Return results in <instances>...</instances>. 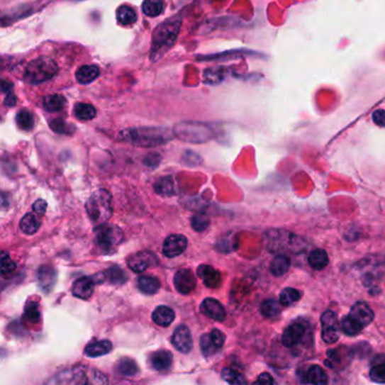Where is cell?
<instances>
[{
    "label": "cell",
    "mask_w": 385,
    "mask_h": 385,
    "mask_svg": "<svg viewBox=\"0 0 385 385\" xmlns=\"http://www.w3.org/2000/svg\"><path fill=\"white\" fill-rule=\"evenodd\" d=\"M173 136L174 133L167 128L139 127L121 131L119 138L139 147H157L167 144Z\"/></svg>",
    "instance_id": "cell-1"
},
{
    "label": "cell",
    "mask_w": 385,
    "mask_h": 385,
    "mask_svg": "<svg viewBox=\"0 0 385 385\" xmlns=\"http://www.w3.org/2000/svg\"><path fill=\"white\" fill-rule=\"evenodd\" d=\"M181 17H169L161 23L152 33L150 60L157 61L174 45L181 30Z\"/></svg>",
    "instance_id": "cell-2"
},
{
    "label": "cell",
    "mask_w": 385,
    "mask_h": 385,
    "mask_svg": "<svg viewBox=\"0 0 385 385\" xmlns=\"http://www.w3.org/2000/svg\"><path fill=\"white\" fill-rule=\"evenodd\" d=\"M85 207L91 222L96 225L106 224L113 213L111 194L104 189L96 190L89 198Z\"/></svg>",
    "instance_id": "cell-3"
},
{
    "label": "cell",
    "mask_w": 385,
    "mask_h": 385,
    "mask_svg": "<svg viewBox=\"0 0 385 385\" xmlns=\"http://www.w3.org/2000/svg\"><path fill=\"white\" fill-rule=\"evenodd\" d=\"M173 133L177 138L191 144H203L213 137L211 125L203 122H179L178 125H175Z\"/></svg>",
    "instance_id": "cell-4"
},
{
    "label": "cell",
    "mask_w": 385,
    "mask_h": 385,
    "mask_svg": "<svg viewBox=\"0 0 385 385\" xmlns=\"http://www.w3.org/2000/svg\"><path fill=\"white\" fill-rule=\"evenodd\" d=\"M58 72V66L52 59L39 57L28 62L24 81L28 84H41L50 81Z\"/></svg>",
    "instance_id": "cell-5"
},
{
    "label": "cell",
    "mask_w": 385,
    "mask_h": 385,
    "mask_svg": "<svg viewBox=\"0 0 385 385\" xmlns=\"http://www.w3.org/2000/svg\"><path fill=\"white\" fill-rule=\"evenodd\" d=\"M50 383H72V384H87V383H96V384H102V383H108L104 375L100 372L95 371L94 374L89 376L87 369L83 367H77V369H69V371L61 372L60 374L56 375L52 380L49 381Z\"/></svg>",
    "instance_id": "cell-6"
},
{
    "label": "cell",
    "mask_w": 385,
    "mask_h": 385,
    "mask_svg": "<svg viewBox=\"0 0 385 385\" xmlns=\"http://www.w3.org/2000/svg\"><path fill=\"white\" fill-rule=\"evenodd\" d=\"M123 241V232L116 225L102 224L96 228L95 243L102 252H110Z\"/></svg>",
    "instance_id": "cell-7"
},
{
    "label": "cell",
    "mask_w": 385,
    "mask_h": 385,
    "mask_svg": "<svg viewBox=\"0 0 385 385\" xmlns=\"http://www.w3.org/2000/svg\"><path fill=\"white\" fill-rule=\"evenodd\" d=\"M322 339L327 344H335L339 339L338 318L333 311H325L321 316Z\"/></svg>",
    "instance_id": "cell-8"
},
{
    "label": "cell",
    "mask_w": 385,
    "mask_h": 385,
    "mask_svg": "<svg viewBox=\"0 0 385 385\" xmlns=\"http://www.w3.org/2000/svg\"><path fill=\"white\" fill-rule=\"evenodd\" d=\"M155 264H157V258L154 253L150 252V251H140L128 259V266L137 274L144 272L150 267L155 266Z\"/></svg>",
    "instance_id": "cell-9"
},
{
    "label": "cell",
    "mask_w": 385,
    "mask_h": 385,
    "mask_svg": "<svg viewBox=\"0 0 385 385\" xmlns=\"http://www.w3.org/2000/svg\"><path fill=\"white\" fill-rule=\"evenodd\" d=\"M174 286L181 294L188 295L194 291L197 286V278L189 269H181L174 276Z\"/></svg>",
    "instance_id": "cell-10"
},
{
    "label": "cell",
    "mask_w": 385,
    "mask_h": 385,
    "mask_svg": "<svg viewBox=\"0 0 385 385\" xmlns=\"http://www.w3.org/2000/svg\"><path fill=\"white\" fill-rule=\"evenodd\" d=\"M188 247V240L186 236L181 234H172L165 240L163 245V253L167 258H175Z\"/></svg>",
    "instance_id": "cell-11"
},
{
    "label": "cell",
    "mask_w": 385,
    "mask_h": 385,
    "mask_svg": "<svg viewBox=\"0 0 385 385\" xmlns=\"http://www.w3.org/2000/svg\"><path fill=\"white\" fill-rule=\"evenodd\" d=\"M172 345L175 350L183 354L191 352L194 341H192L191 333L186 325H180L175 329L172 337Z\"/></svg>",
    "instance_id": "cell-12"
},
{
    "label": "cell",
    "mask_w": 385,
    "mask_h": 385,
    "mask_svg": "<svg viewBox=\"0 0 385 385\" xmlns=\"http://www.w3.org/2000/svg\"><path fill=\"white\" fill-rule=\"evenodd\" d=\"M95 283H106L108 281L113 285H122L128 280V274L120 267H112L106 272H101L94 277Z\"/></svg>",
    "instance_id": "cell-13"
},
{
    "label": "cell",
    "mask_w": 385,
    "mask_h": 385,
    "mask_svg": "<svg viewBox=\"0 0 385 385\" xmlns=\"http://www.w3.org/2000/svg\"><path fill=\"white\" fill-rule=\"evenodd\" d=\"M197 274L200 279L203 280V283L209 289H217L222 284L221 272H217L216 269H213L211 266L201 264L198 267Z\"/></svg>",
    "instance_id": "cell-14"
},
{
    "label": "cell",
    "mask_w": 385,
    "mask_h": 385,
    "mask_svg": "<svg viewBox=\"0 0 385 385\" xmlns=\"http://www.w3.org/2000/svg\"><path fill=\"white\" fill-rule=\"evenodd\" d=\"M201 312L215 321L222 322L226 318L224 306L215 298H206L201 304Z\"/></svg>",
    "instance_id": "cell-15"
},
{
    "label": "cell",
    "mask_w": 385,
    "mask_h": 385,
    "mask_svg": "<svg viewBox=\"0 0 385 385\" xmlns=\"http://www.w3.org/2000/svg\"><path fill=\"white\" fill-rule=\"evenodd\" d=\"M94 278H78L75 283L72 284V291L74 296L78 298L87 299L91 296L94 291Z\"/></svg>",
    "instance_id": "cell-16"
},
{
    "label": "cell",
    "mask_w": 385,
    "mask_h": 385,
    "mask_svg": "<svg viewBox=\"0 0 385 385\" xmlns=\"http://www.w3.org/2000/svg\"><path fill=\"white\" fill-rule=\"evenodd\" d=\"M350 316L363 327L369 325L374 320V312L372 311L369 305L364 302L356 303L350 310Z\"/></svg>",
    "instance_id": "cell-17"
},
{
    "label": "cell",
    "mask_w": 385,
    "mask_h": 385,
    "mask_svg": "<svg viewBox=\"0 0 385 385\" xmlns=\"http://www.w3.org/2000/svg\"><path fill=\"white\" fill-rule=\"evenodd\" d=\"M304 333V327L302 325H299V323H294V325H289L285 330L283 339H281L284 346L289 347V348L296 346L302 340Z\"/></svg>",
    "instance_id": "cell-18"
},
{
    "label": "cell",
    "mask_w": 385,
    "mask_h": 385,
    "mask_svg": "<svg viewBox=\"0 0 385 385\" xmlns=\"http://www.w3.org/2000/svg\"><path fill=\"white\" fill-rule=\"evenodd\" d=\"M38 280L42 291L49 293L56 284L57 272L52 267H41L38 272Z\"/></svg>",
    "instance_id": "cell-19"
},
{
    "label": "cell",
    "mask_w": 385,
    "mask_h": 385,
    "mask_svg": "<svg viewBox=\"0 0 385 385\" xmlns=\"http://www.w3.org/2000/svg\"><path fill=\"white\" fill-rule=\"evenodd\" d=\"M173 363V356L167 350H158L150 357V365L156 371L163 372L171 369Z\"/></svg>",
    "instance_id": "cell-20"
},
{
    "label": "cell",
    "mask_w": 385,
    "mask_h": 385,
    "mask_svg": "<svg viewBox=\"0 0 385 385\" xmlns=\"http://www.w3.org/2000/svg\"><path fill=\"white\" fill-rule=\"evenodd\" d=\"M174 319V311L169 306H163V305L158 306L152 313V321L160 327H169V325H172Z\"/></svg>",
    "instance_id": "cell-21"
},
{
    "label": "cell",
    "mask_w": 385,
    "mask_h": 385,
    "mask_svg": "<svg viewBox=\"0 0 385 385\" xmlns=\"http://www.w3.org/2000/svg\"><path fill=\"white\" fill-rule=\"evenodd\" d=\"M259 53L250 50H232L226 52L217 53V55H211V56L198 57V60H228V59H238L243 57H257Z\"/></svg>",
    "instance_id": "cell-22"
},
{
    "label": "cell",
    "mask_w": 385,
    "mask_h": 385,
    "mask_svg": "<svg viewBox=\"0 0 385 385\" xmlns=\"http://www.w3.org/2000/svg\"><path fill=\"white\" fill-rule=\"evenodd\" d=\"M111 350V341H93L91 344L87 345V348H85V354H87L89 357L95 358L106 355V354H108Z\"/></svg>",
    "instance_id": "cell-23"
},
{
    "label": "cell",
    "mask_w": 385,
    "mask_h": 385,
    "mask_svg": "<svg viewBox=\"0 0 385 385\" xmlns=\"http://www.w3.org/2000/svg\"><path fill=\"white\" fill-rule=\"evenodd\" d=\"M100 76V68L95 65H87L79 68L76 72V79L78 83L87 85V84L94 82Z\"/></svg>",
    "instance_id": "cell-24"
},
{
    "label": "cell",
    "mask_w": 385,
    "mask_h": 385,
    "mask_svg": "<svg viewBox=\"0 0 385 385\" xmlns=\"http://www.w3.org/2000/svg\"><path fill=\"white\" fill-rule=\"evenodd\" d=\"M139 291L146 295H154L161 289V281L152 276H142L138 279Z\"/></svg>",
    "instance_id": "cell-25"
},
{
    "label": "cell",
    "mask_w": 385,
    "mask_h": 385,
    "mask_svg": "<svg viewBox=\"0 0 385 385\" xmlns=\"http://www.w3.org/2000/svg\"><path fill=\"white\" fill-rule=\"evenodd\" d=\"M226 74H228V68L226 67H213V68H209V69L206 70L205 75V83L209 84V85H217V84L222 83L224 81L225 77H226Z\"/></svg>",
    "instance_id": "cell-26"
},
{
    "label": "cell",
    "mask_w": 385,
    "mask_h": 385,
    "mask_svg": "<svg viewBox=\"0 0 385 385\" xmlns=\"http://www.w3.org/2000/svg\"><path fill=\"white\" fill-rule=\"evenodd\" d=\"M308 264L312 268L316 270H322L329 264V258H328L327 252L325 250L316 249L313 250L308 255Z\"/></svg>",
    "instance_id": "cell-27"
},
{
    "label": "cell",
    "mask_w": 385,
    "mask_h": 385,
    "mask_svg": "<svg viewBox=\"0 0 385 385\" xmlns=\"http://www.w3.org/2000/svg\"><path fill=\"white\" fill-rule=\"evenodd\" d=\"M291 268V260L285 255H277L270 264V272L276 277H281Z\"/></svg>",
    "instance_id": "cell-28"
},
{
    "label": "cell",
    "mask_w": 385,
    "mask_h": 385,
    "mask_svg": "<svg viewBox=\"0 0 385 385\" xmlns=\"http://www.w3.org/2000/svg\"><path fill=\"white\" fill-rule=\"evenodd\" d=\"M40 219L36 217V215L34 213H26V216L23 217L22 221H21L20 228L21 230L28 235H32V234H35L38 230H39Z\"/></svg>",
    "instance_id": "cell-29"
},
{
    "label": "cell",
    "mask_w": 385,
    "mask_h": 385,
    "mask_svg": "<svg viewBox=\"0 0 385 385\" xmlns=\"http://www.w3.org/2000/svg\"><path fill=\"white\" fill-rule=\"evenodd\" d=\"M117 20L121 26H133L137 21L136 11L129 6H121L117 11Z\"/></svg>",
    "instance_id": "cell-30"
},
{
    "label": "cell",
    "mask_w": 385,
    "mask_h": 385,
    "mask_svg": "<svg viewBox=\"0 0 385 385\" xmlns=\"http://www.w3.org/2000/svg\"><path fill=\"white\" fill-rule=\"evenodd\" d=\"M117 372L122 376L131 377L138 374V366L131 358H122L117 364Z\"/></svg>",
    "instance_id": "cell-31"
},
{
    "label": "cell",
    "mask_w": 385,
    "mask_h": 385,
    "mask_svg": "<svg viewBox=\"0 0 385 385\" xmlns=\"http://www.w3.org/2000/svg\"><path fill=\"white\" fill-rule=\"evenodd\" d=\"M74 114L78 120L89 121V120L94 119L96 116V110L94 106L87 104V103H78L74 108Z\"/></svg>",
    "instance_id": "cell-32"
},
{
    "label": "cell",
    "mask_w": 385,
    "mask_h": 385,
    "mask_svg": "<svg viewBox=\"0 0 385 385\" xmlns=\"http://www.w3.org/2000/svg\"><path fill=\"white\" fill-rule=\"evenodd\" d=\"M65 106H66V99L62 95H49L43 101V106L48 112L61 111Z\"/></svg>",
    "instance_id": "cell-33"
},
{
    "label": "cell",
    "mask_w": 385,
    "mask_h": 385,
    "mask_svg": "<svg viewBox=\"0 0 385 385\" xmlns=\"http://www.w3.org/2000/svg\"><path fill=\"white\" fill-rule=\"evenodd\" d=\"M306 380H308V383H312V384H327V373L320 366H312L306 373Z\"/></svg>",
    "instance_id": "cell-34"
},
{
    "label": "cell",
    "mask_w": 385,
    "mask_h": 385,
    "mask_svg": "<svg viewBox=\"0 0 385 385\" xmlns=\"http://www.w3.org/2000/svg\"><path fill=\"white\" fill-rule=\"evenodd\" d=\"M163 0H144L143 11L148 17H157L163 13Z\"/></svg>",
    "instance_id": "cell-35"
},
{
    "label": "cell",
    "mask_w": 385,
    "mask_h": 385,
    "mask_svg": "<svg viewBox=\"0 0 385 385\" xmlns=\"http://www.w3.org/2000/svg\"><path fill=\"white\" fill-rule=\"evenodd\" d=\"M16 123L22 130H32L34 128L33 114L28 110H21L16 116Z\"/></svg>",
    "instance_id": "cell-36"
},
{
    "label": "cell",
    "mask_w": 385,
    "mask_h": 385,
    "mask_svg": "<svg viewBox=\"0 0 385 385\" xmlns=\"http://www.w3.org/2000/svg\"><path fill=\"white\" fill-rule=\"evenodd\" d=\"M340 327L341 329H342V331L348 335H358L364 328L363 325L358 323V322L350 316H346V318L342 319Z\"/></svg>",
    "instance_id": "cell-37"
},
{
    "label": "cell",
    "mask_w": 385,
    "mask_h": 385,
    "mask_svg": "<svg viewBox=\"0 0 385 385\" xmlns=\"http://www.w3.org/2000/svg\"><path fill=\"white\" fill-rule=\"evenodd\" d=\"M301 296L302 295L297 289L289 287V289H285L280 293V304L284 305V306H291V304H294L297 301H299Z\"/></svg>",
    "instance_id": "cell-38"
},
{
    "label": "cell",
    "mask_w": 385,
    "mask_h": 385,
    "mask_svg": "<svg viewBox=\"0 0 385 385\" xmlns=\"http://www.w3.org/2000/svg\"><path fill=\"white\" fill-rule=\"evenodd\" d=\"M174 181L172 178H162L155 183V190L157 194L163 196H172L174 194Z\"/></svg>",
    "instance_id": "cell-39"
},
{
    "label": "cell",
    "mask_w": 385,
    "mask_h": 385,
    "mask_svg": "<svg viewBox=\"0 0 385 385\" xmlns=\"http://www.w3.org/2000/svg\"><path fill=\"white\" fill-rule=\"evenodd\" d=\"M261 313L266 318H274L280 313V304L276 299H267L261 304Z\"/></svg>",
    "instance_id": "cell-40"
},
{
    "label": "cell",
    "mask_w": 385,
    "mask_h": 385,
    "mask_svg": "<svg viewBox=\"0 0 385 385\" xmlns=\"http://www.w3.org/2000/svg\"><path fill=\"white\" fill-rule=\"evenodd\" d=\"M50 128L53 131L61 135H72L75 130L74 125H69L68 122L64 121L62 119H53L50 121Z\"/></svg>",
    "instance_id": "cell-41"
},
{
    "label": "cell",
    "mask_w": 385,
    "mask_h": 385,
    "mask_svg": "<svg viewBox=\"0 0 385 385\" xmlns=\"http://www.w3.org/2000/svg\"><path fill=\"white\" fill-rule=\"evenodd\" d=\"M200 347H201V352L206 357H211L213 356L217 350H219L215 344H213V339H211V335H203L200 339Z\"/></svg>",
    "instance_id": "cell-42"
},
{
    "label": "cell",
    "mask_w": 385,
    "mask_h": 385,
    "mask_svg": "<svg viewBox=\"0 0 385 385\" xmlns=\"http://www.w3.org/2000/svg\"><path fill=\"white\" fill-rule=\"evenodd\" d=\"M223 380L230 384H247V381L238 372L234 369H224L222 371Z\"/></svg>",
    "instance_id": "cell-43"
},
{
    "label": "cell",
    "mask_w": 385,
    "mask_h": 385,
    "mask_svg": "<svg viewBox=\"0 0 385 385\" xmlns=\"http://www.w3.org/2000/svg\"><path fill=\"white\" fill-rule=\"evenodd\" d=\"M369 377L371 380L375 383H385V363L376 364L373 366V369L369 372Z\"/></svg>",
    "instance_id": "cell-44"
},
{
    "label": "cell",
    "mask_w": 385,
    "mask_h": 385,
    "mask_svg": "<svg viewBox=\"0 0 385 385\" xmlns=\"http://www.w3.org/2000/svg\"><path fill=\"white\" fill-rule=\"evenodd\" d=\"M26 316L28 321L33 322V323H38L41 319V314H40L39 306L35 303H30L26 308Z\"/></svg>",
    "instance_id": "cell-45"
},
{
    "label": "cell",
    "mask_w": 385,
    "mask_h": 385,
    "mask_svg": "<svg viewBox=\"0 0 385 385\" xmlns=\"http://www.w3.org/2000/svg\"><path fill=\"white\" fill-rule=\"evenodd\" d=\"M192 228L197 232H203L209 226V219L205 215H196L191 219Z\"/></svg>",
    "instance_id": "cell-46"
},
{
    "label": "cell",
    "mask_w": 385,
    "mask_h": 385,
    "mask_svg": "<svg viewBox=\"0 0 385 385\" xmlns=\"http://www.w3.org/2000/svg\"><path fill=\"white\" fill-rule=\"evenodd\" d=\"M16 269V264H14V261L9 258V255L7 253L4 252L3 257H1V274H11Z\"/></svg>",
    "instance_id": "cell-47"
},
{
    "label": "cell",
    "mask_w": 385,
    "mask_h": 385,
    "mask_svg": "<svg viewBox=\"0 0 385 385\" xmlns=\"http://www.w3.org/2000/svg\"><path fill=\"white\" fill-rule=\"evenodd\" d=\"M209 335H211V339H213L215 346H216L218 350H221L225 342L224 333H223L222 331H219L218 329H213V331L209 333Z\"/></svg>",
    "instance_id": "cell-48"
},
{
    "label": "cell",
    "mask_w": 385,
    "mask_h": 385,
    "mask_svg": "<svg viewBox=\"0 0 385 385\" xmlns=\"http://www.w3.org/2000/svg\"><path fill=\"white\" fill-rule=\"evenodd\" d=\"M372 119L374 121L375 125L379 127L385 128V110H376L372 114Z\"/></svg>",
    "instance_id": "cell-49"
},
{
    "label": "cell",
    "mask_w": 385,
    "mask_h": 385,
    "mask_svg": "<svg viewBox=\"0 0 385 385\" xmlns=\"http://www.w3.org/2000/svg\"><path fill=\"white\" fill-rule=\"evenodd\" d=\"M33 211L34 213H38L39 216H42V215L45 213V211H47V203H45V200H38V201L34 203Z\"/></svg>",
    "instance_id": "cell-50"
},
{
    "label": "cell",
    "mask_w": 385,
    "mask_h": 385,
    "mask_svg": "<svg viewBox=\"0 0 385 385\" xmlns=\"http://www.w3.org/2000/svg\"><path fill=\"white\" fill-rule=\"evenodd\" d=\"M255 383H259V384H274V381L270 375L264 373V374H261L259 376L258 380Z\"/></svg>",
    "instance_id": "cell-51"
},
{
    "label": "cell",
    "mask_w": 385,
    "mask_h": 385,
    "mask_svg": "<svg viewBox=\"0 0 385 385\" xmlns=\"http://www.w3.org/2000/svg\"><path fill=\"white\" fill-rule=\"evenodd\" d=\"M5 104L7 106H14L16 104V97L11 93H9V95L6 97Z\"/></svg>",
    "instance_id": "cell-52"
},
{
    "label": "cell",
    "mask_w": 385,
    "mask_h": 385,
    "mask_svg": "<svg viewBox=\"0 0 385 385\" xmlns=\"http://www.w3.org/2000/svg\"><path fill=\"white\" fill-rule=\"evenodd\" d=\"M11 89H13V84L11 82L3 81L1 89H3L4 93H11Z\"/></svg>",
    "instance_id": "cell-53"
}]
</instances>
